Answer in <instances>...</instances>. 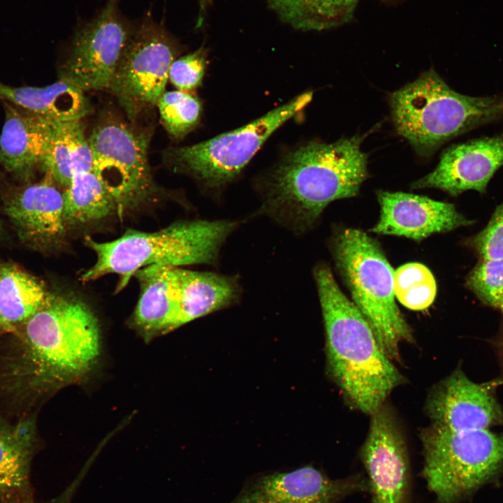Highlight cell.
I'll return each instance as SVG.
<instances>
[{
	"label": "cell",
	"mask_w": 503,
	"mask_h": 503,
	"mask_svg": "<svg viewBox=\"0 0 503 503\" xmlns=\"http://www.w3.org/2000/svg\"><path fill=\"white\" fill-rule=\"evenodd\" d=\"M177 268L152 265L140 268L135 274L140 282V294L133 321L145 337L175 329L179 301Z\"/></svg>",
	"instance_id": "cell-20"
},
{
	"label": "cell",
	"mask_w": 503,
	"mask_h": 503,
	"mask_svg": "<svg viewBox=\"0 0 503 503\" xmlns=\"http://www.w3.org/2000/svg\"><path fill=\"white\" fill-rule=\"evenodd\" d=\"M395 298L407 308L423 310L437 295V283L431 271L419 263H409L394 271Z\"/></svg>",
	"instance_id": "cell-27"
},
{
	"label": "cell",
	"mask_w": 503,
	"mask_h": 503,
	"mask_svg": "<svg viewBox=\"0 0 503 503\" xmlns=\"http://www.w3.org/2000/svg\"><path fill=\"white\" fill-rule=\"evenodd\" d=\"M377 196L380 217L370 229L374 233L421 240L472 223L452 203L403 192L380 191Z\"/></svg>",
	"instance_id": "cell-16"
},
{
	"label": "cell",
	"mask_w": 503,
	"mask_h": 503,
	"mask_svg": "<svg viewBox=\"0 0 503 503\" xmlns=\"http://www.w3.org/2000/svg\"><path fill=\"white\" fill-rule=\"evenodd\" d=\"M1 231H2V224H1V220H0V235H1Z\"/></svg>",
	"instance_id": "cell-34"
},
{
	"label": "cell",
	"mask_w": 503,
	"mask_h": 503,
	"mask_svg": "<svg viewBox=\"0 0 503 503\" xmlns=\"http://www.w3.org/2000/svg\"><path fill=\"white\" fill-rule=\"evenodd\" d=\"M156 106L164 127L173 137H184L198 124L201 112L199 100L187 92H165Z\"/></svg>",
	"instance_id": "cell-28"
},
{
	"label": "cell",
	"mask_w": 503,
	"mask_h": 503,
	"mask_svg": "<svg viewBox=\"0 0 503 503\" xmlns=\"http://www.w3.org/2000/svg\"><path fill=\"white\" fill-rule=\"evenodd\" d=\"M466 285L481 302L503 313V258H480Z\"/></svg>",
	"instance_id": "cell-29"
},
{
	"label": "cell",
	"mask_w": 503,
	"mask_h": 503,
	"mask_svg": "<svg viewBox=\"0 0 503 503\" xmlns=\"http://www.w3.org/2000/svg\"><path fill=\"white\" fill-rule=\"evenodd\" d=\"M363 138L310 142L289 152L267 178L265 212L302 232L329 203L356 196L368 176L367 154L360 149Z\"/></svg>",
	"instance_id": "cell-2"
},
{
	"label": "cell",
	"mask_w": 503,
	"mask_h": 503,
	"mask_svg": "<svg viewBox=\"0 0 503 503\" xmlns=\"http://www.w3.org/2000/svg\"><path fill=\"white\" fill-rule=\"evenodd\" d=\"M39 449L32 416L11 419L0 414V493L35 495L31 467Z\"/></svg>",
	"instance_id": "cell-19"
},
{
	"label": "cell",
	"mask_w": 503,
	"mask_h": 503,
	"mask_svg": "<svg viewBox=\"0 0 503 503\" xmlns=\"http://www.w3.org/2000/svg\"><path fill=\"white\" fill-rule=\"evenodd\" d=\"M306 92L251 123L200 143L168 149L164 159L209 187L233 180L266 140L311 101Z\"/></svg>",
	"instance_id": "cell-8"
},
{
	"label": "cell",
	"mask_w": 503,
	"mask_h": 503,
	"mask_svg": "<svg viewBox=\"0 0 503 503\" xmlns=\"http://www.w3.org/2000/svg\"><path fill=\"white\" fill-rule=\"evenodd\" d=\"M358 0H286L274 8L296 27L323 29L346 22Z\"/></svg>",
	"instance_id": "cell-26"
},
{
	"label": "cell",
	"mask_w": 503,
	"mask_h": 503,
	"mask_svg": "<svg viewBox=\"0 0 503 503\" xmlns=\"http://www.w3.org/2000/svg\"><path fill=\"white\" fill-rule=\"evenodd\" d=\"M91 458L85 463L73 481L55 497L38 502L34 496H20L0 493V503H71L93 463Z\"/></svg>",
	"instance_id": "cell-32"
},
{
	"label": "cell",
	"mask_w": 503,
	"mask_h": 503,
	"mask_svg": "<svg viewBox=\"0 0 503 503\" xmlns=\"http://www.w3.org/2000/svg\"><path fill=\"white\" fill-rule=\"evenodd\" d=\"M333 252L353 302L384 351L397 358L400 343L413 337L395 302L394 270L379 244L360 230L347 228L336 235Z\"/></svg>",
	"instance_id": "cell-6"
},
{
	"label": "cell",
	"mask_w": 503,
	"mask_h": 503,
	"mask_svg": "<svg viewBox=\"0 0 503 503\" xmlns=\"http://www.w3.org/2000/svg\"><path fill=\"white\" fill-rule=\"evenodd\" d=\"M0 135V165L8 173L27 177L42 166L52 122L4 101Z\"/></svg>",
	"instance_id": "cell-18"
},
{
	"label": "cell",
	"mask_w": 503,
	"mask_h": 503,
	"mask_svg": "<svg viewBox=\"0 0 503 503\" xmlns=\"http://www.w3.org/2000/svg\"><path fill=\"white\" fill-rule=\"evenodd\" d=\"M470 245L480 258H503V202L486 226L471 240Z\"/></svg>",
	"instance_id": "cell-31"
},
{
	"label": "cell",
	"mask_w": 503,
	"mask_h": 503,
	"mask_svg": "<svg viewBox=\"0 0 503 503\" xmlns=\"http://www.w3.org/2000/svg\"><path fill=\"white\" fill-rule=\"evenodd\" d=\"M54 182L45 173L41 181L15 190L5 203V212L19 236L34 245H52L64 235L63 192Z\"/></svg>",
	"instance_id": "cell-17"
},
{
	"label": "cell",
	"mask_w": 503,
	"mask_h": 503,
	"mask_svg": "<svg viewBox=\"0 0 503 503\" xmlns=\"http://www.w3.org/2000/svg\"><path fill=\"white\" fill-rule=\"evenodd\" d=\"M503 166V133L455 144L441 154L436 168L411 184L413 189L436 188L455 196L467 191L484 193Z\"/></svg>",
	"instance_id": "cell-14"
},
{
	"label": "cell",
	"mask_w": 503,
	"mask_h": 503,
	"mask_svg": "<svg viewBox=\"0 0 503 503\" xmlns=\"http://www.w3.org/2000/svg\"><path fill=\"white\" fill-rule=\"evenodd\" d=\"M237 225L228 220L183 221L155 232L128 230L110 242H96L87 237L86 245L95 252L96 260L82 273L81 279L89 282L116 274L119 277V291L138 270L146 266L212 264Z\"/></svg>",
	"instance_id": "cell-4"
},
{
	"label": "cell",
	"mask_w": 503,
	"mask_h": 503,
	"mask_svg": "<svg viewBox=\"0 0 503 503\" xmlns=\"http://www.w3.org/2000/svg\"><path fill=\"white\" fill-rule=\"evenodd\" d=\"M41 166L65 187L75 176L92 171V151L81 119L52 123Z\"/></svg>",
	"instance_id": "cell-23"
},
{
	"label": "cell",
	"mask_w": 503,
	"mask_h": 503,
	"mask_svg": "<svg viewBox=\"0 0 503 503\" xmlns=\"http://www.w3.org/2000/svg\"><path fill=\"white\" fill-rule=\"evenodd\" d=\"M179 301L175 328L225 307L239 296V286L231 277L177 268Z\"/></svg>",
	"instance_id": "cell-22"
},
{
	"label": "cell",
	"mask_w": 503,
	"mask_h": 503,
	"mask_svg": "<svg viewBox=\"0 0 503 503\" xmlns=\"http://www.w3.org/2000/svg\"><path fill=\"white\" fill-rule=\"evenodd\" d=\"M500 380L476 383L456 370L430 392L426 411L432 423L449 429L503 426L496 396Z\"/></svg>",
	"instance_id": "cell-13"
},
{
	"label": "cell",
	"mask_w": 503,
	"mask_h": 503,
	"mask_svg": "<svg viewBox=\"0 0 503 503\" xmlns=\"http://www.w3.org/2000/svg\"><path fill=\"white\" fill-rule=\"evenodd\" d=\"M176 55L174 41L161 25L147 20L134 28L108 89L130 119L156 105Z\"/></svg>",
	"instance_id": "cell-10"
},
{
	"label": "cell",
	"mask_w": 503,
	"mask_h": 503,
	"mask_svg": "<svg viewBox=\"0 0 503 503\" xmlns=\"http://www.w3.org/2000/svg\"><path fill=\"white\" fill-rule=\"evenodd\" d=\"M496 348L503 368V333L496 341Z\"/></svg>",
	"instance_id": "cell-33"
},
{
	"label": "cell",
	"mask_w": 503,
	"mask_h": 503,
	"mask_svg": "<svg viewBox=\"0 0 503 503\" xmlns=\"http://www.w3.org/2000/svg\"><path fill=\"white\" fill-rule=\"evenodd\" d=\"M66 225L101 220L117 210V204L92 171L75 176L63 191Z\"/></svg>",
	"instance_id": "cell-25"
},
{
	"label": "cell",
	"mask_w": 503,
	"mask_h": 503,
	"mask_svg": "<svg viewBox=\"0 0 503 503\" xmlns=\"http://www.w3.org/2000/svg\"><path fill=\"white\" fill-rule=\"evenodd\" d=\"M361 458L368 476L372 503H408L410 475L407 447L384 404L372 414Z\"/></svg>",
	"instance_id": "cell-12"
},
{
	"label": "cell",
	"mask_w": 503,
	"mask_h": 503,
	"mask_svg": "<svg viewBox=\"0 0 503 503\" xmlns=\"http://www.w3.org/2000/svg\"><path fill=\"white\" fill-rule=\"evenodd\" d=\"M0 98L52 122L82 119L91 111L84 91L60 78L45 87H13L0 82Z\"/></svg>",
	"instance_id": "cell-21"
},
{
	"label": "cell",
	"mask_w": 503,
	"mask_h": 503,
	"mask_svg": "<svg viewBox=\"0 0 503 503\" xmlns=\"http://www.w3.org/2000/svg\"><path fill=\"white\" fill-rule=\"evenodd\" d=\"M421 439L422 475L437 503H459L503 472V434L431 424Z\"/></svg>",
	"instance_id": "cell-7"
},
{
	"label": "cell",
	"mask_w": 503,
	"mask_h": 503,
	"mask_svg": "<svg viewBox=\"0 0 503 503\" xmlns=\"http://www.w3.org/2000/svg\"><path fill=\"white\" fill-rule=\"evenodd\" d=\"M48 294L34 276L12 263H0V334H13L44 304Z\"/></svg>",
	"instance_id": "cell-24"
},
{
	"label": "cell",
	"mask_w": 503,
	"mask_h": 503,
	"mask_svg": "<svg viewBox=\"0 0 503 503\" xmlns=\"http://www.w3.org/2000/svg\"><path fill=\"white\" fill-rule=\"evenodd\" d=\"M206 64L205 51L200 48L175 59L170 66L168 79L180 91L189 92L201 85Z\"/></svg>",
	"instance_id": "cell-30"
},
{
	"label": "cell",
	"mask_w": 503,
	"mask_h": 503,
	"mask_svg": "<svg viewBox=\"0 0 503 503\" xmlns=\"http://www.w3.org/2000/svg\"><path fill=\"white\" fill-rule=\"evenodd\" d=\"M275 1H281V0H275Z\"/></svg>",
	"instance_id": "cell-35"
},
{
	"label": "cell",
	"mask_w": 503,
	"mask_h": 503,
	"mask_svg": "<svg viewBox=\"0 0 503 503\" xmlns=\"http://www.w3.org/2000/svg\"><path fill=\"white\" fill-rule=\"evenodd\" d=\"M0 352V398L27 414L48 395L87 374L101 352L99 324L78 298L48 295Z\"/></svg>",
	"instance_id": "cell-1"
},
{
	"label": "cell",
	"mask_w": 503,
	"mask_h": 503,
	"mask_svg": "<svg viewBox=\"0 0 503 503\" xmlns=\"http://www.w3.org/2000/svg\"><path fill=\"white\" fill-rule=\"evenodd\" d=\"M325 324L331 376L352 406L372 415L402 376L384 351L368 321L343 293L330 269H314Z\"/></svg>",
	"instance_id": "cell-3"
},
{
	"label": "cell",
	"mask_w": 503,
	"mask_h": 503,
	"mask_svg": "<svg viewBox=\"0 0 503 503\" xmlns=\"http://www.w3.org/2000/svg\"><path fill=\"white\" fill-rule=\"evenodd\" d=\"M133 29L118 10L117 0H108L75 33L59 78L84 92L108 89Z\"/></svg>",
	"instance_id": "cell-11"
},
{
	"label": "cell",
	"mask_w": 503,
	"mask_h": 503,
	"mask_svg": "<svg viewBox=\"0 0 503 503\" xmlns=\"http://www.w3.org/2000/svg\"><path fill=\"white\" fill-rule=\"evenodd\" d=\"M149 140L145 132L115 118L99 124L89 138L92 172L119 210L138 206L156 192L147 159Z\"/></svg>",
	"instance_id": "cell-9"
},
{
	"label": "cell",
	"mask_w": 503,
	"mask_h": 503,
	"mask_svg": "<svg viewBox=\"0 0 503 503\" xmlns=\"http://www.w3.org/2000/svg\"><path fill=\"white\" fill-rule=\"evenodd\" d=\"M367 489V480L361 476L332 479L306 466L258 479L233 503H335Z\"/></svg>",
	"instance_id": "cell-15"
},
{
	"label": "cell",
	"mask_w": 503,
	"mask_h": 503,
	"mask_svg": "<svg viewBox=\"0 0 503 503\" xmlns=\"http://www.w3.org/2000/svg\"><path fill=\"white\" fill-rule=\"evenodd\" d=\"M390 104L396 131L425 156L456 136L503 119V96L461 94L432 69L394 92Z\"/></svg>",
	"instance_id": "cell-5"
}]
</instances>
